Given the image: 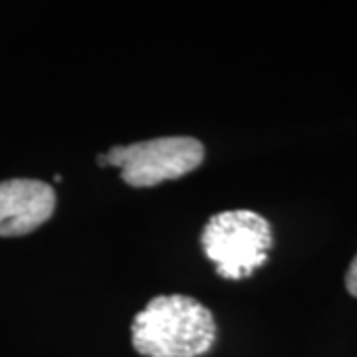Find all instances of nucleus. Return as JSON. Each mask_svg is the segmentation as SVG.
<instances>
[{"label":"nucleus","instance_id":"nucleus-1","mask_svg":"<svg viewBox=\"0 0 357 357\" xmlns=\"http://www.w3.org/2000/svg\"><path fill=\"white\" fill-rule=\"evenodd\" d=\"M215 340L213 312L185 294L157 296L131 321V345L145 357H199Z\"/></svg>","mask_w":357,"mask_h":357},{"label":"nucleus","instance_id":"nucleus-2","mask_svg":"<svg viewBox=\"0 0 357 357\" xmlns=\"http://www.w3.org/2000/svg\"><path fill=\"white\" fill-rule=\"evenodd\" d=\"M201 246L218 276L241 280L266 264L272 227L255 211H225L204 225Z\"/></svg>","mask_w":357,"mask_h":357},{"label":"nucleus","instance_id":"nucleus-3","mask_svg":"<svg viewBox=\"0 0 357 357\" xmlns=\"http://www.w3.org/2000/svg\"><path fill=\"white\" fill-rule=\"evenodd\" d=\"M204 161V145L195 137H159L131 145H115L98 155L102 167H117L123 183L135 189L157 187L185 177Z\"/></svg>","mask_w":357,"mask_h":357},{"label":"nucleus","instance_id":"nucleus-4","mask_svg":"<svg viewBox=\"0 0 357 357\" xmlns=\"http://www.w3.org/2000/svg\"><path fill=\"white\" fill-rule=\"evenodd\" d=\"M56 211V192L36 178L0 183V236L14 238L40 229Z\"/></svg>","mask_w":357,"mask_h":357},{"label":"nucleus","instance_id":"nucleus-5","mask_svg":"<svg viewBox=\"0 0 357 357\" xmlns=\"http://www.w3.org/2000/svg\"><path fill=\"white\" fill-rule=\"evenodd\" d=\"M345 288H347V292L351 294L354 298H357V255L354 256L351 264H349L347 272H345Z\"/></svg>","mask_w":357,"mask_h":357}]
</instances>
